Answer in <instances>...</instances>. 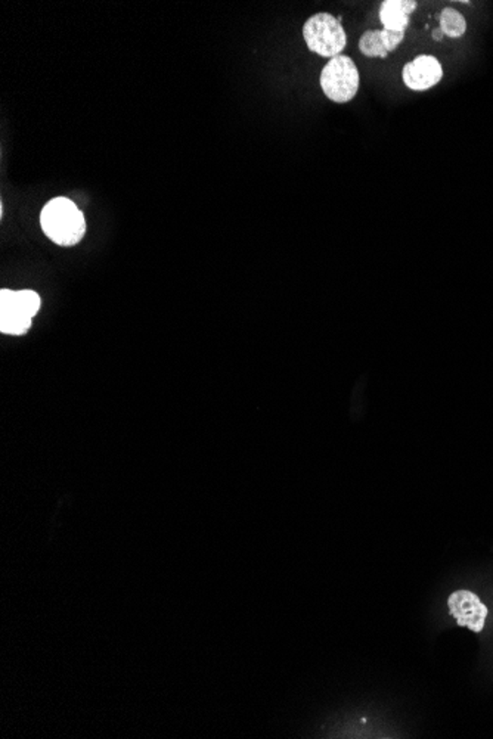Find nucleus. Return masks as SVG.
I'll return each mask as SVG.
<instances>
[{
    "label": "nucleus",
    "mask_w": 493,
    "mask_h": 739,
    "mask_svg": "<svg viewBox=\"0 0 493 739\" xmlns=\"http://www.w3.org/2000/svg\"><path fill=\"white\" fill-rule=\"evenodd\" d=\"M303 37L311 52L331 59L338 57L347 43L342 19L331 13L312 15L303 27Z\"/></svg>",
    "instance_id": "obj_3"
},
{
    "label": "nucleus",
    "mask_w": 493,
    "mask_h": 739,
    "mask_svg": "<svg viewBox=\"0 0 493 739\" xmlns=\"http://www.w3.org/2000/svg\"><path fill=\"white\" fill-rule=\"evenodd\" d=\"M449 612L458 626L468 627L473 632L483 630L484 621L488 617V606L480 601V597L470 590H457L448 599Z\"/></svg>",
    "instance_id": "obj_5"
},
{
    "label": "nucleus",
    "mask_w": 493,
    "mask_h": 739,
    "mask_svg": "<svg viewBox=\"0 0 493 739\" xmlns=\"http://www.w3.org/2000/svg\"><path fill=\"white\" fill-rule=\"evenodd\" d=\"M443 77V70L437 58L431 55H420L412 62H408L402 70V79L406 88L415 92H422L435 88Z\"/></svg>",
    "instance_id": "obj_6"
},
{
    "label": "nucleus",
    "mask_w": 493,
    "mask_h": 739,
    "mask_svg": "<svg viewBox=\"0 0 493 739\" xmlns=\"http://www.w3.org/2000/svg\"><path fill=\"white\" fill-rule=\"evenodd\" d=\"M443 31L440 30V28H435V31H433V39L435 42H440V40L443 39Z\"/></svg>",
    "instance_id": "obj_11"
},
{
    "label": "nucleus",
    "mask_w": 493,
    "mask_h": 739,
    "mask_svg": "<svg viewBox=\"0 0 493 739\" xmlns=\"http://www.w3.org/2000/svg\"><path fill=\"white\" fill-rule=\"evenodd\" d=\"M43 234L61 247H73L86 234V220L72 199L58 196L46 204L41 214Z\"/></svg>",
    "instance_id": "obj_1"
},
{
    "label": "nucleus",
    "mask_w": 493,
    "mask_h": 739,
    "mask_svg": "<svg viewBox=\"0 0 493 739\" xmlns=\"http://www.w3.org/2000/svg\"><path fill=\"white\" fill-rule=\"evenodd\" d=\"M440 30L443 31L444 35L458 39L466 31V18L457 9L444 8L440 13Z\"/></svg>",
    "instance_id": "obj_8"
},
{
    "label": "nucleus",
    "mask_w": 493,
    "mask_h": 739,
    "mask_svg": "<svg viewBox=\"0 0 493 739\" xmlns=\"http://www.w3.org/2000/svg\"><path fill=\"white\" fill-rule=\"evenodd\" d=\"M359 49L368 58H386L389 53L382 43L381 30L365 31L359 40Z\"/></svg>",
    "instance_id": "obj_9"
},
{
    "label": "nucleus",
    "mask_w": 493,
    "mask_h": 739,
    "mask_svg": "<svg viewBox=\"0 0 493 739\" xmlns=\"http://www.w3.org/2000/svg\"><path fill=\"white\" fill-rule=\"evenodd\" d=\"M41 296L32 289L0 291V331L8 335H24L32 327L33 318L41 310Z\"/></svg>",
    "instance_id": "obj_2"
},
{
    "label": "nucleus",
    "mask_w": 493,
    "mask_h": 739,
    "mask_svg": "<svg viewBox=\"0 0 493 739\" xmlns=\"http://www.w3.org/2000/svg\"><path fill=\"white\" fill-rule=\"evenodd\" d=\"M417 8L413 0H386L380 6V21L384 30L404 33L409 24V15Z\"/></svg>",
    "instance_id": "obj_7"
},
{
    "label": "nucleus",
    "mask_w": 493,
    "mask_h": 739,
    "mask_svg": "<svg viewBox=\"0 0 493 739\" xmlns=\"http://www.w3.org/2000/svg\"><path fill=\"white\" fill-rule=\"evenodd\" d=\"M359 81L358 66L344 55L333 58L320 73V88L325 96L337 104L351 101L358 93Z\"/></svg>",
    "instance_id": "obj_4"
},
{
    "label": "nucleus",
    "mask_w": 493,
    "mask_h": 739,
    "mask_svg": "<svg viewBox=\"0 0 493 739\" xmlns=\"http://www.w3.org/2000/svg\"><path fill=\"white\" fill-rule=\"evenodd\" d=\"M381 37H382V43H384V48L387 49V52H391V50H395L400 43H402V40H404V33H399V31H390V30H381Z\"/></svg>",
    "instance_id": "obj_10"
}]
</instances>
